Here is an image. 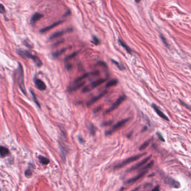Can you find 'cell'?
I'll return each instance as SVG.
<instances>
[{
  "mask_svg": "<svg viewBox=\"0 0 191 191\" xmlns=\"http://www.w3.org/2000/svg\"><path fill=\"white\" fill-rule=\"evenodd\" d=\"M18 53L19 55H20L22 57H26L32 59L38 67H41L43 65L42 62L40 60L39 58L36 56L32 55V54H31L28 51H27V50L19 49L18 50Z\"/></svg>",
  "mask_w": 191,
  "mask_h": 191,
  "instance_id": "1",
  "label": "cell"
},
{
  "mask_svg": "<svg viewBox=\"0 0 191 191\" xmlns=\"http://www.w3.org/2000/svg\"><path fill=\"white\" fill-rule=\"evenodd\" d=\"M19 67L17 70V80L18 82V84L19 85V87L21 89V91L24 93V94H26V90L24 84V71H23V69L22 66L19 63Z\"/></svg>",
  "mask_w": 191,
  "mask_h": 191,
  "instance_id": "2",
  "label": "cell"
},
{
  "mask_svg": "<svg viewBox=\"0 0 191 191\" xmlns=\"http://www.w3.org/2000/svg\"><path fill=\"white\" fill-rule=\"evenodd\" d=\"M107 79H100L94 81L92 82L90 84L85 86L84 88L82 90V92H88L91 91L94 89L96 88V87L99 86L101 84H103L105 81H106Z\"/></svg>",
  "mask_w": 191,
  "mask_h": 191,
  "instance_id": "3",
  "label": "cell"
},
{
  "mask_svg": "<svg viewBox=\"0 0 191 191\" xmlns=\"http://www.w3.org/2000/svg\"><path fill=\"white\" fill-rule=\"evenodd\" d=\"M146 153H143L142 154H140V155H136V156H134V157H132L131 158H128L126 160H123V161H122L121 163H119L118 164H117V165H115L114 167V169H120L121 168V167H122L123 166H124L127 165V164H130L132 162H134L136 160H138V159H140V158H141L142 156H143L145 154H146Z\"/></svg>",
  "mask_w": 191,
  "mask_h": 191,
  "instance_id": "4",
  "label": "cell"
},
{
  "mask_svg": "<svg viewBox=\"0 0 191 191\" xmlns=\"http://www.w3.org/2000/svg\"><path fill=\"white\" fill-rule=\"evenodd\" d=\"M163 178L164 179V181L166 183V184H168L170 187H173L174 188H180L181 184L178 181H175V179H173L170 177L166 176V175H164L163 176Z\"/></svg>",
  "mask_w": 191,
  "mask_h": 191,
  "instance_id": "5",
  "label": "cell"
},
{
  "mask_svg": "<svg viewBox=\"0 0 191 191\" xmlns=\"http://www.w3.org/2000/svg\"><path fill=\"white\" fill-rule=\"evenodd\" d=\"M129 120H130V118H126V119H124L120 120V121L118 122V123H117L114 126L112 127V128L110 130L106 132V135L108 136V135H111L113 133V132H114L115 131L119 129V128H120L122 126H123Z\"/></svg>",
  "mask_w": 191,
  "mask_h": 191,
  "instance_id": "6",
  "label": "cell"
},
{
  "mask_svg": "<svg viewBox=\"0 0 191 191\" xmlns=\"http://www.w3.org/2000/svg\"><path fill=\"white\" fill-rule=\"evenodd\" d=\"M126 96L125 95H122L121 96H120L119 98L116 100V102L112 105V106L111 107H110V108H109L108 109L106 112V113H109L111 112H112L113 111L115 110V109L117 108L121 104L123 101L126 99Z\"/></svg>",
  "mask_w": 191,
  "mask_h": 191,
  "instance_id": "7",
  "label": "cell"
},
{
  "mask_svg": "<svg viewBox=\"0 0 191 191\" xmlns=\"http://www.w3.org/2000/svg\"><path fill=\"white\" fill-rule=\"evenodd\" d=\"M151 158V155L149 156V157H148L147 158H146L145 159H144L143 160L138 163L137 164H136V165H134L133 166H132L131 168H130L129 169L127 170V172H131V171H132L135 170L136 169L140 168V167H142V166H143V165H145V164H146V163Z\"/></svg>",
  "mask_w": 191,
  "mask_h": 191,
  "instance_id": "8",
  "label": "cell"
},
{
  "mask_svg": "<svg viewBox=\"0 0 191 191\" xmlns=\"http://www.w3.org/2000/svg\"><path fill=\"white\" fill-rule=\"evenodd\" d=\"M107 93V91L105 90V91H103L102 93L99 94L98 96H96L95 97H94V98H92L90 100H89V102L87 103V106L89 107V106H91L92 104H93L94 103H95V102H97V101H98L100 99L102 98V97L106 95Z\"/></svg>",
  "mask_w": 191,
  "mask_h": 191,
  "instance_id": "9",
  "label": "cell"
},
{
  "mask_svg": "<svg viewBox=\"0 0 191 191\" xmlns=\"http://www.w3.org/2000/svg\"><path fill=\"white\" fill-rule=\"evenodd\" d=\"M147 172V170H141V172L139 173V174H138L137 176L133 178H131L129 180H128L126 182L127 184H130V183H133L136 182L137 181L139 180L140 178H141L142 177H143L144 175H145V174Z\"/></svg>",
  "mask_w": 191,
  "mask_h": 191,
  "instance_id": "10",
  "label": "cell"
},
{
  "mask_svg": "<svg viewBox=\"0 0 191 191\" xmlns=\"http://www.w3.org/2000/svg\"><path fill=\"white\" fill-rule=\"evenodd\" d=\"M35 84H36V87L40 90H44L46 89V86L45 84L43 81H42L41 80L36 79L34 80Z\"/></svg>",
  "mask_w": 191,
  "mask_h": 191,
  "instance_id": "11",
  "label": "cell"
},
{
  "mask_svg": "<svg viewBox=\"0 0 191 191\" xmlns=\"http://www.w3.org/2000/svg\"><path fill=\"white\" fill-rule=\"evenodd\" d=\"M152 107H153V109H154V111H155V112H156V113H157V114H158L159 116L160 117H161V118H163V119H165V120H167V121H169V119H168V118H167V117H166V116L163 113V112H162L158 108V107L157 106H156L155 104H152Z\"/></svg>",
  "mask_w": 191,
  "mask_h": 191,
  "instance_id": "12",
  "label": "cell"
},
{
  "mask_svg": "<svg viewBox=\"0 0 191 191\" xmlns=\"http://www.w3.org/2000/svg\"><path fill=\"white\" fill-rule=\"evenodd\" d=\"M85 81H82V82H81V83L75 84V85H73L72 86L68 88V90L70 92H72V91H76L77 90L81 88L82 86H83L85 84Z\"/></svg>",
  "mask_w": 191,
  "mask_h": 191,
  "instance_id": "13",
  "label": "cell"
},
{
  "mask_svg": "<svg viewBox=\"0 0 191 191\" xmlns=\"http://www.w3.org/2000/svg\"><path fill=\"white\" fill-rule=\"evenodd\" d=\"M62 22H63V21H57V22H54V23H53V24H52L51 25H49V26H48L47 27H45V28H43V29H41L40 30V32L41 33H44V32H47V31H48V30H49L50 29H52L54 28V27H56V26H57V25H58L59 24H61V23Z\"/></svg>",
  "mask_w": 191,
  "mask_h": 191,
  "instance_id": "14",
  "label": "cell"
},
{
  "mask_svg": "<svg viewBox=\"0 0 191 191\" xmlns=\"http://www.w3.org/2000/svg\"><path fill=\"white\" fill-rule=\"evenodd\" d=\"M10 153L9 149L6 147L0 146V156L3 158L8 155Z\"/></svg>",
  "mask_w": 191,
  "mask_h": 191,
  "instance_id": "15",
  "label": "cell"
},
{
  "mask_svg": "<svg viewBox=\"0 0 191 191\" xmlns=\"http://www.w3.org/2000/svg\"><path fill=\"white\" fill-rule=\"evenodd\" d=\"M43 17V15L39 13H36L32 17L31 19V22L32 23H35L38 21L39 19H41V18Z\"/></svg>",
  "mask_w": 191,
  "mask_h": 191,
  "instance_id": "16",
  "label": "cell"
},
{
  "mask_svg": "<svg viewBox=\"0 0 191 191\" xmlns=\"http://www.w3.org/2000/svg\"><path fill=\"white\" fill-rule=\"evenodd\" d=\"M118 81L117 79H113L111 80V81H108V83L106 84V88H111L112 86H114L117 84H118Z\"/></svg>",
  "mask_w": 191,
  "mask_h": 191,
  "instance_id": "17",
  "label": "cell"
},
{
  "mask_svg": "<svg viewBox=\"0 0 191 191\" xmlns=\"http://www.w3.org/2000/svg\"><path fill=\"white\" fill-rule=\"evenodd\" d=\"M70 30H62V31H60V32H56L54 34H52L51 37H50V39H54L56 38H57L58 37H60L61 36H62V34H63L65 33H66V32H67V31H69Z\"/></svg>",
  "mask_w": 191,
  "mask_h": 191,
  "instance_id": "18",
  "label": "cell"
},
{
  "mask_svg": "<svg viewBox=\"0 0 191 191\" xmlns=\"http://www.w3.org/2000/svg\"><path fill=\"white\" fill-rule=\"evenodd\" d=\"M89 75V73L84 74V75H83V76L79 77V78H77V79H76L75 81H74V84H77V83H81V82L83 81V80H84L85 78H86L87 77H88Z\"/></svg>",
  "mask_w": 191,
  "mask_h": 191,
  "instance_id": "19",
  "label": "cell"
},
{
  "mask_svg": "<svg viewBox=\"0 0 191 191\" xmlns=\"http://www.w3.org/2000/svg\"><path fill=\"white\" fill-rule=\"evenodd\" d=\"M39 161L43 165H47L49 163V160L47 158H46L44 157H39Z\"/></svg>",
  "mask_w": 191,
  "mask_h": 191,
  "instance_id": "20",
  "label": "cell"
},
{
  "mask_svg": "<svg viewBox=\"0 0 191 191\" xmlns=\"http://www.w3.org/2000/svg\"><path fill=\"white\" fill-rule=\"evenodd\" d=\"M119 43L120 44V45H121L123 47V48H125V49L127 50V52L128 53H129L130 54H131L132 52H131V49H130V48L129 47H128L127 45H126V44L120 39H119Z\"/></svg>",
  "mask_w": 191,
  "mask_h": 191,
  "instance_id": "21",
  "label": "cell"
},
{
  "mask_svg": "<svg viewBox=\"0 0 191 191\" xmlns=\"http://www.w3.org/2000/svg\"><path fill=\"white\" fill-rule=\"evenodd\" d=\"M66 49L67 48H63V49H62L60 50H58V51H57L56 52H54L53 54V56L54 57H58V56H61V54L63 53V52H65L66 50Z\"/></svg>",
  "mask_w": 191,
  "mask_h": 191,
  "instance_id": "22",
  "label": "cell"
},
{
  "mask_svg": "<svg viewBox=\"0 0 191 191\" xmlns=\"http://www.w3.org/2000/svg\"><path fill=\"white\" fill-rule=\"evenodd\" d=\"M150 140H149V141H147L144 142L142 144V145L141 146V147H140V150H144L145 149H146V148L148 146V145H149L150 142Z\"/></svg>",
  "mask_w": 191,
  "mask_h": 191,
  "instance_id": "23",
  "label": "cell"
},
{
  "mask_svg": "<svg viewBox=\"0 0 191 191\" xmlns=\"http://www.w3.org/2000/svg\"><path fill=\"white\" fill-rule=\"evenodd\" d=\"M89 131H90V134L92 135H94L95 134V132H96V128L94 126V125H92V124H90L89 126Z\"/></svg>",
  "mask_w": 191,
  "mask_h": 191,
  "instance_id": "24",
  "label": "cell"
},
{
  "mask_svg": "<svg viewBox=\"0 0 191 191\" xmlns=\"http://www.w3.org/2000/svg\"><path fill=\"white\" fill-rule=\"evenodd\" d=\"M92 43H94L95 45H98L100 44V40L99 39L97 38L96 37H95V36H94L92 37Z\"/></svg>",
  "mask_w": 191,
  "mask_h": 191,
  "instance_id": "25",
  "label": "cell"
},
{
  "mask_svg": "<svg viewBox=\"0 0 191 191\" xmlns=\"http://www.w3.org/2000/svg\"><path fill=\"white\" fill-rule=\"evenodd\" d=\"M25 175L26 177H30L32 175V169H27L25 172Z\"/></svg>",
  "mask_w": 191,
  "mask_h": 191,
  "instance_id": "26",
  "label": "cell"
},
{
  "mask_svg": "<svg viewBox=\"0 0 191 191\" xmlns=\"http://www.w3.org/2000/svg\"><path fill=\"white\" fill-rule=\"evenodd\" d=\"M111 61L113 62V63L114 64H115L117 66L119 70H123V69H124V67H123V66L120 65L118 63V62H117L115 61H114V60H112Z\"/></svg>",
  "mask_w": 191,
  "mask_h": 191,
  "instance_id": "27",
  "label": "cell"
},
{
  "mask_svg": "<svg viewBox=\"0 0 191 191\" xmlns=\"http://www.w3.org/2000/svg\"><path fill=\"white\" fill-rule=\"evenodd\" d=\"M78 53H79V52L77 51V52H74V53H72V54H71V55H70V56H67V57L66 58V60H68L71 59V58H73L74 57H75V56L77 55Z\"/></svg>",
  "mask_w": 191,
  "mask_h": 191,
  "instance_id": "28",
  "label": "cell"
},
{
  "mask_svg": "<svg viewBox=\"0 0 191 191\" xmlns=\"http://www.w3.org/2000/svg\"><path fill=\"white\" fill-rule=\"evenodd\" d=\"M31 93H32V95H33V99H34V101L35 102V103H36V104L37 105V106H38L39 107H40V105H39V104L38 101V100H37V98H36V96H35L34 94V93H33V92H32V91L31 92Z\"/></svg>",
  "mask_w": 191,
  "mask_h": 191,
  "instance_id": "29",
  "label": "cell"
},
{
  "mask_svg": "<svg viewBox=\"0 0 191 191\" xmlns=\"http://www.w3.org/2000/svg\"><path fill=\"white\" fill-rule=\"evenodd\" d=\"M160 38H161V39L163 40V43H164V44L166 46V47H168V44H167V42H166V39L165 38V37H164L163 36V35H161V34H160Z\"/></svg>",
  "mask_w": 191,
  "mask_h": 191,
  "instance_id": "30",
  "label": "cell"
},
{
  "mask_svg": "<svg viewBox=\"0 0 191 191\" xmlns=\"http://www.w3.org/2000/svg\"><path fill=\"white\" fill-rule=\"evenodd\" d=\"M5 13V9L1 3H0V14H4Z\"/></svg>",
  "mask_w": 191,
  "mask_h": 191,
  "instance_id": "31",
  "label": "cell"
},
{
  "mask_svg": "<svg viewBox=\"0 0 191 191\" xmlns=\"http://www.w3.org/2000/svg\"><path fill=\"white\" fill-rule=\"evenodd\" d=\"M157 135H158V137H159V139L161 141H163V142H164V141H165V140H164V138H163V136L161 135V134H160L159 132H158V133H157Z\"/></svg>",
  "mask_w": 191,
  "mask_h": 191,
  "instance_id": "32",
  "label": "cell"
},
{
  "mask_svg": "<svg viewBox=\"0 0 191 191\" xmlns=\"http://www.w3.org/2000/svg\"><path fill=\"white\" fill-rule=\"evenodd\" d=\"M101 108H101V107H98L97 108H96L95 109L94 111V113H96L98 112L99 111H100Z\"/></svg>",
  "mask_w": 191,
  "mask_h": 191,
  "instance_id": "33",
  "label": "cell"
},
{
  "mask_svg": "<svg viewBox=\"0 0 191 191\" xmlns=\"http://www.w3.org/2000/svg\"><path fill=\"white\" fill-rule=\"evenodd\" d=\"M151 191H160V188H159V186H157V187H155V188L152 190Z\"/></svg>",
  "mask_w": 191,
  "mask_h": 191,
  "instance_id": "34",
  "label": "cell"
},
{
  "mask_svg": "<svg viewBox=\"0 0 191 191\" xmlns=\"http://www.w3.org/2000/svg\"><path fill=\"white\" fill-rule=\"evenodd\" d=\"M181 104H182L184 105V106L185 107H186L187 108H188L189 109H190V107H189V106H188V105L186 104L185 103H184L183 102H182V101H181Z\"/></svg>",
  "mask_w": 191,
  "mask_h": 191,
  "instance_id": "35",
  "label": "cell"
},
{
  "mask_svg": "<svg viewBox=\"0 0 191 191\" xmlns=\"http://www.w3.org/2000/svg\"><path fill=\"white\" fill-rule=\"evenodd\" d=\"M111 123H112V122H111V121H109V122H106V123H104L103 124V125H104V126L109 125V124H111Z\"/></svg>",
  "mask_w": 191,
  "mask_h": 191,
  "instance_id": "36",
  "label": "cell"
},
{
  "mask_svg": "<svg viewBox=\"0 0 191 191\" xmlns=\"http://www.w3.org/2000/svg\"><path fill=\"white\" fill-rule=\"evenodd\" d=\"M79 141L80 142H83V141H84V140H83V139H82L80 137L79 138Z\"/></svg>",
  "mask_w": 191,
  "mask_h": 191,
  "instance_id": "37",
  "label": "cell"
}]
</instances>
